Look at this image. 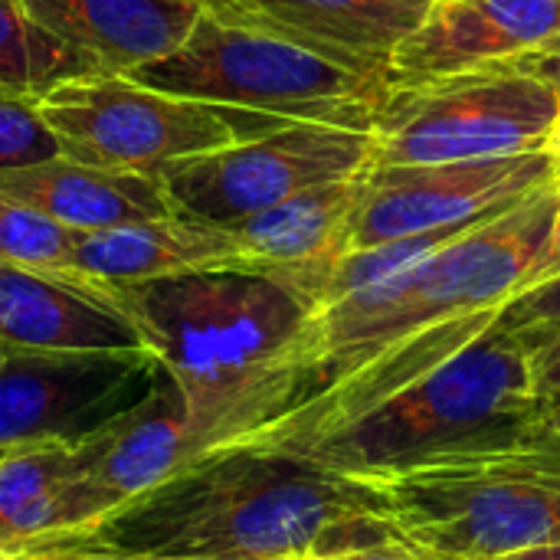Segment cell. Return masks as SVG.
Masks as SVG:
<instances>
[{
  "label": "cell",
  "instance_id": "obj_1",
  "mask_svg": "<svg viewBox=\"0 0 560 560\" xmlns=\"http://www.w3.org/2000/svg\"><path fill=\"white\" fill-rule=\"evenodd\" d=\"M390 538L397 535L364 482L236 443L187 463L82 528L20 548L128 560H312Z\"/></svg>",
  "mask_w": 560,
  "mask_h": 560
},
{
  "label": "cell",
  "instance_id": "obj_11",
  "mask_svg": "<svg viewBox=\"0 0 560 560\" xmlns=\"http://www.w3.org/2000/svg\"><path fill=\"white\" fill-rule=\"evenodd\" d=\"M555 184L548 151L459 164L368 167L351 223V249L479 226Z\"/></svg>",
  "mask_w": 560,
  "mask_h": 560
},
{
  "label": "cell",
  "instance_id": "obj_28",
  "mask_svg": "<svg viewBox=\"0 0 560 560\" xmlns=\"http://www.w3.org/2000/svg\"><path fill=\"white\" fill-rule=\"evenodd\" d=\"M512 69H522V72H528V75H538L541 82H548L555 92H560V43H555V46L545 49V52H535V56L518 59Z\"/></svg>",
  "mask_w": 560,
  "mask_h": 560
},
{
  "label": "cell",
  "instance_id": "obj_3",
  "mask_svg": "<svg viewBox=\"0 0 560 560\" xmlns=\"http://www.w3.org/2000/svg\"><path fill=\"white\" fill-rule=\"evenodd\" d=\"M551 433L532 354L495 322L466 348L381 404L322 430L256 446L368 482L420 466L495 453Z\"/></svg>",
  "mask_w": 560,
  "mask_h": 560
},
{
  "label": "cell",
  "instance_id": "obj_13",
  "mask_svg": "<svg viewBox=\"0 0 560 560\" xmlns=\"http://www.w3.org/2000/svg\"><path fill=\"white\" fill-rule=\"evenodd\" d=\"M0 345L36 351H131L148 335L125 299L69 269L0 262Z\"/></svg>",
  "mask_w": 560,
  "mask_h": 560
},
{
  "label": "cell",
  "instance_id": "obj_27",
  "mask_svg": "<svg viewBox=\"0 0 560 560\" xmlns=\"http://www.w3.org/2000/svg\"><path fill=\"white\" fill-rule=\"evenodd\" d=\"M532 371H535V384H538V394L545 400V407L558 404L560 400V338L545 348L541 354L532 358Z\"/></svg>",
  "mask_w": 560,
  "mask_h": 560
},
{
  "label": "cell",
  "instance_id": "obj_25",
  "mask_svg": "<svg viewBox=\"0 0 560 560\" xmlns=\"http://www.w3.org/2000/svg\"><path fill=\"white\" fill-rule=\"evenodd\" d=\"M312 560H466L453 558V555H440L433 548H423V545H413L407 538H390V541H381L374 548H361V551H345V555H335V558H312Z\"/></svg>",
  "mask_w": 560,
  "mask_h": 560
},
{
  "label": "cell",
  "instance_id": "obj_30",
  "mask_svg": "<svg viewBox=\"0 0 560 560\" xmlns=\"http://www.w3.org/2000/svg\"><path fill=\"white\" fill-rule=\"evenodd\" d=\"M545 151H548V158H551V164H555V177H558L560 187V115L558 121H555V131H551L548 144H545Z\"/></svg>",
  "mask_w": 560,
  "mask_h": 560
},
{
  "label": "cell",
  "instance_id": "obj_21",
  "mask_svg": "<svg viewBox=\"0 0 560 560\" xmlns=\"http://www.w3.org/2000/svg\"><path fill=\"white\" fill-rule=\"evenodd\" d=\"M108 436L112 427L82 446L43 443V446L7 450V456L0 459V548H10L13 528L30 505H36L52 489L95 472L108 446Z\"/></svg>",
  "mask_w": 560,
  "mask_h": 560
},
{
  "label": "cell",
  "instance_id": "obj_2",
  "mask_svg": "<svg viewBox=\"0 0 560 560\" xmlns=\"http://www.w3.org/2000/svg\"><path fill=\"white\" fill-rule=\"evenodd\" d=\"M112 289L177 381L200 456L249 443L295 407L315 312L276 276L223 266Z\"/></svg>",
  "mask_w": 560,
  "mask_h": 560
},
{
  "label": "cell",
  "instance_id": "obj_6",
  "mask_svg": "<svg viewBox=\"0 0 560 560\" xmlns=\"http://www.w3.org/2000/svg\"><path fill=\"white\" fill-rule=\"evenodd\" d=\"M397 538L466 560L560 545V433L466 459L368 479Z\"/></svg>",
  "mask_w": 560,
  "mask_h": 560
},
{
  "label": "cell",
  "instance_id": "obj_34",
  "mask_svg": "<svg viewBox=\"0 0 560 560\" xmlns=\"http://www.w3.org/2000/svg\"><path fill=\"white\" fill-rule=\"evenodd\" d=\"M3 456H7V450H0V459H3Z\"/></svg>",
  "mask_w": 560,
  "mask_h": 560
},
{
  "label": "cell",
  "instance_id": "obj_22",
  "mask_svg": "<svg viewBox=\"0 0 560 560\" xmlns=\"http://www.w3.org/2000/svg\"><path fill=\"white\" fill-rule=\"evenodd\" d=\"M75 236L79 233L59 226L56 220L0 190V262L66 269Z\"/></svg>",
  "mask_w": 560,
  "mask_h": 560
},
{
  "label": "cell",
  "instance_id": "obj_20",
  "mask_svg": "<svg viewBox=\"0 0 560 560\" xmlns=\"http://www.w3.org/2000/svg\"><path fill=\"white\" fill-rule=\"evenodd\" d=\"M105 75L89 56L43 30L23 0H0V89L43 102L66 82Z\"/></svg>",
  "mask_w": 560,
  "mask_h": 560
},
{
  "label": "cell",
  "instance_id": "obj_12",
  "mask_svg": "<svg viewBox=\"0 0 560 560\" xmlns=\"http://www.w3.org/2000/svg\"><path fill=\"white\" fill-rule=\"evenodd\" d=\"M560 43V0H436L390 52V85L515 66Z\"/></svg>",
  "mask_w": 560,
  "mask_h": 560
},
{
  "label": "cell",
  "instance_id": "obj_9",
  "mask_svg": "<svg viewBox=\"0 0 560 560\" xmlns=\"http://www.w3.org/2000/svg\"><path fill=\"white\" fill-rule=\"evenodd\" d=\"M371 161V131L289 125L253 141L167 164L158 180L177 217L230 230L302 190L364 174Z\"/></svg>",
  "mask_w": 560,
  "mask_h": 560
},
{
  "label": "cell",
  "instance_id": "obj_26",
  "mask_svg": "<svg viewBox=\"0 0 560 560\" xmlns=\"http://www.w3.org/2000/svg\"><path fill=\"white\" fill-rule=\"evenodd\" d=\"M558 276H560V203H558L555 220H551L548 240H545V246H541V253H538V259H535V266H532V272H528L525 289H535V285L551 282V279H558ZM525 289H522V292H525Z\"/></svg>",
  "mask_w": 560,
  "mask_h": 560
},
{
  "label": "cell",
  "instance_id": "obj_18",
  "mask_svg": "<svg viewBox=\"0 0 560 560\" xmlns=\"http://www.w3.org/2000/svg\"><path fill=\"white\" fill-rule=\"evenodd\" d=\"M194 459H200V453L190 436L184 394L177 381L161 368L151 397L112 427L92 482L105 492L108 505L118 509L121 502L141 495Z\"/></svg>",
  "mask_w": 560,
  "mask_h": 560
},
{
  "label": "cell",
  "instance_id": "obj_24",
  "mask_svg": "<svg viewBox=\"0 0 560 560\" xmlns=\"http://www.w3.org/2000/svg\"><path fill=\"white\" fill-rule=\"evenodd\" d=\"M495 325L512 335L532 358L551 348L560 338V276L512 295L499 308Z\"/></svg>",
  "mask_w": 560,
  "mask_h": 560
},
{
  "label": "cell",
  "instance_id": "obj_33",
  "mask_svg": "<svg viewBox=\"0 0 560 560\" xmlns=\"http://www.w3.org/2000/svg\"><path fill=\"white\" fill-rule=\"evenodd\" d=\"M410 3H420V7H430V3H436V0H410Z\"/></svg>",
  "mask_w": 560,
  "mask_h": 560
},
{
  "label": "cell",
  "instance_id": "obj_15",
  "mask_svg": "<svg viewBox=\"0 0 560 560\" xmlns=\"http://www.w3.org/2000/svg\"><path fill=\"white\" fill-rule=\"evenodd\" d=\"M210 0H23L30 16L66 46L89 56L105 75L177 52Z\"/></svg>",
  "mask_w": 560,
  "mask_h": 560
},
{
  "label": "cell",
  "instance_id": "obj_17",
  "mask_svg": "<svg viewBox=\"0 0 560 560\" xmlns=\"http://www.w3.org/2000/svg\"><path fill=\"white\" fill-rule=\"evenodd\" d=\"M0 190L72 233H98L174 217L167 190L158 177L131 171H102L75 164L69 158L7 171L0 174Z\"/></svg>",
  "mask_w": 560,
  "mask_h": 560
},
{
  "label": "cell",
  "instance_id": "obj_8",
  "mask_svg": "<svg viewBox=\"0 0 560 560\" xmlns=\"http://www.w3.org/2000/svg\"><path fill=\"white\" fill-rule=\"evenodd\" d=\"M39 112L62 158L148 177H158L167 164L253 141L233 112L138 85L128 75L66 82L39 102Z\"/></svg>",
  "mask_w": 560,
  "mask_h": 560
},
{
  "label": "cell",
  "instance_id": "obj_19",
  "mask_svg": "<svg viewBox=\"0 0 560 560\" xmlns=\"http://www.w3.org/2000/svg\"><path fill=\"white\" fill-rule=\"evenodd\" d=\"M223 3L282 33L368 59H390L400 39H407L427 13V7L410 0H223Z\"/></svg>",
  "mask_w": 560,
  "mask_h": 560
},
{
  "label": "cell",
  "instance_id": "obj_16",
  "mask_svg": "<svg viewBox=\"0 0 560 560\" xmlns=\"http://www.w3.org/2000/svg\"><path fill=\"white\" fill-rule=\"evenodd\" d=\"M223 266H243L236 236L223 226L174 213L164 220L79 233L66 269L102 285H131Z\"/></svg>",
  "mask_w": 560,
  "mask_h": 560
},
{
  "label": "cell",
  "instance_id": "obj_4",
  "mask_svg": "<svg viewBox=\"0 0 560 560\" xmlns=\"http://www.w3.org/2000/svg\"><path fill=\"white\" fill-rule=\"evenodd\" d=\"M128 79L233 112L253 138L289 125L371 131L390 98L387 59H368L266 26L210 0L187 43Z\"/></svg>",
  "mask_w": 560,
  "mask_h": 560
},
{
  "label": "cell",
  "instance_id": "obj_23",
  "mask_svg": "<svg viewBox=\"0 0 560 560\" xmlns=\"http://www.w3.org/2000/svg\"><path fill=\"white\" fill-rule=\"evenodd\" d=\"M62 158V148L46 125L39 102L0 89V174L23 171Z\"/></svg>",
  "mask_w": 560,
  "mask_h": 560
},
{
  "label": "cell",
  "instance_id": "obj_32",
  "mask_svg": "<svg viewBox=\"0 0 560 560\" xmlns=\"http://www.w3.org/2000/svg\"><path fill=\"white\" fill-rule=\"evenodd\" d=\"M548 420H551V427H555V430L560 433V400H558V404H551V407H548Z\"/></svg>",
  "mask_w": 560,
  "mask_h": 560
},
{
  "label": "cell",
  "instance_id": "obj_31",
  "mask_svg": "<svg viewBox=\"0 0 560 560\" xmlns=\"http://www.w3.org/2000/svg\"><path fill=\"white\" fill-rule=\"evenodd\" d=\"M509 560H560V545H555V548H541V551H528V555H518V558Z\"/></svg>",
  "mask_w": 560,
  "mask_h": 560
},
{
  "label": "cell",
  "instance_id": "obj_10",
  "mask_svg": "<svg viewBox=\"0 0 560 560\" xmlns=\"http://www.w3.org/2000/svg\"><path fill=\"white\" fill-rule=\"evenodd\" d=\"M154 351H36L0 345V450L82 446L158 387Z\"/></svg>",
  "mask_w": 560,
  "mask_h": 560
},
{
  "label": "cell",
  "instance_id": "obj_5",
  "mask_svg": "<svg viewBox=\"0 0 560 560\" xmlns=\"http://www.w3.org/2000/svg\"><path fill=\"white\" fill-rule=\"evenodd\" d=\"M558 203L560 187L555 184L515 210L472 226L420 266L318 312L302 345L295 407L410 335L502 308L525 289Z\"/></svg>",
  "mask_w": 560,
  "mask_h": 560
},
{
  "label": "cell",
  "instance_id": "obj_29",
  "mask_svg": "<svg viewBox=\"0 0 560 560\" xmlns=\"http://www.w3.org/2000/svg\"><path fill=\"white\" fill-rule=\"evenodd\" d=\"M0 560H128V558H98V555H52V551L0 548Z\"/></svg>",
  "mask_w": 560,
  "mask_h": 560
},
{
  "label": "cell",
  "instance_id": "obj_14",
  "mask_svg": "<svg viewBox=\"0 0 560 560\" xmlns=\"http://www.w3.org/2000/svg\"><path fill=\"white\" fill-rule=\"evenodd\" d=\"M364 174L302 190L279 207L230 226L243 249V266L276 276L315 312L325 272L351 249V223L364 194Z\"/></svg>",
  "mask_w": 560,
  "mask_h": 560
},
{
  "label": "cell",
  "instance_id": "obj_7",
  "mask_svg": "<svg viewBox=\"0 0 560 560\" xmlns=\"http://www.w3.org/2000/svg\"><path fill=\"white\" fill-rule=\"evenodd\" d=\"M558 115L560 92L512 66L394 85L371 128V167L459 164L545 151Z\"/></svg>",
  "mask_w": 560,
  "mask_h": 560
}]
</instances>
